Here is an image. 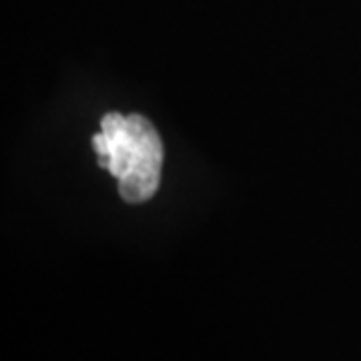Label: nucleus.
Segmentation results:
<instances>
[{
    "mask_svg": "<svg viewBox=\"0 0 361 361\" xmlns=\"http://www.w3.org/2000/svg\"><path fill=\"white\" fill-rule=\"evenodd\" d=\"M92 147L99 165L118 180V193L127 203H145L157 193L165 149L147 116L106 113Z\"/></svg>",
    "mask_w": 361,
    "mask_h": 361,
    "instance_id": "nucleus-1",
    "label": "nucleus"
}]
</instances>
